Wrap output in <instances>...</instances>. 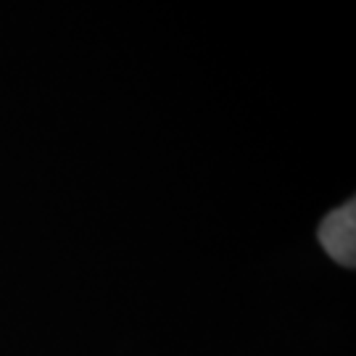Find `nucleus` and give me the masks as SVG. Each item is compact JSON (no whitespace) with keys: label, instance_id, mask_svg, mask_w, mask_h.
Masks as SVG:
<instances>
[{"label":"nucleus","instance_id":"f257e3e1","mask_svg":"<svg viewBox=\"0 0 356 356\" xmlns=\"http://www.w3.org/2000/svg\"><path fill=\"white\" fill-rule=\"evenodd\" d=\"M319 243L327 254L343 264V267H354L356 261V209L354 201L343 204L327 214L319 225Z\"/></svg>","mask_w":356,"mask_h":356}]
</instances>
